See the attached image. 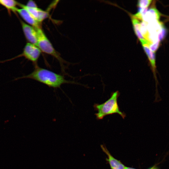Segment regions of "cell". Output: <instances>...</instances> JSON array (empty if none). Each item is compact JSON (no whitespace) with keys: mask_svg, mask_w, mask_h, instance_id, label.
Segmentation results:
<instances>
[{"mask_svg":"<svg viewBox=\"0 0 169 169\" xmlns=\"http://www.w3.org/2000/svg\"><path fill=\"white\" fill-rule=\"evenodd\" d=\"M24 78L33 79L54 88H60L64 84H78L74 81L66 80L63 75L41 68L38 65L35 66L34 70L29 74L16 78L13 81Z\"/></svg>","mask_w":169,"mask_h":169,"instance_id":"cell-1","label":"cell"},{"mask_svg":"<svg viewBox=\"0 0 169 169\" xmlns=\"http://www.w3.org/2000/svg\"><path fill=\"white\" fill-rule=\"evenodd\" d=\"M120 93L118 91L112 93L110 98L104 103L99 104H95L94 109L97 111L95 114L97 120L103 119L105 116L114 114L119 115L123 119L126 117V114L121 111L119 108L117 100Z\"/></svg>","mask_w":169,"mask_h":169,"instance_id":"cell-2","label":"cell"},{"mask_svg":"<svg viewBox=\"0 0 169 169\" xmlns=\"http://www.w3.org/2000/svg\"><path fill=\"white\" fill-rule=\"evenodd\" d=\"M38 35L37 46L41 51L54 57L60 62L63 71H64V63L65 61L61 58L59 54L53 47L41 28H36Z\"/></svg>","mask_w":169,"mask_h":169,"instance_id":"cell-3","label":"cell"},{"mask_svg":"<svg viewBox=\"0 0 169 169\" xmlns=\"http://www.w3.org/2000/svg\"><path fill=\"white\" fill-rule=\"evenodd\" d=\"M42 51L37 46L29 43L25 45L22 53L14 57L2 61L1 63L11 61L16 58L24 57L26 59L32 62L34 67L37 65V61Z\"/></svg>","mask_w":169,"mask_h":169,"instance_id":"cell-4","label":"cell"},{"mask_svg":"<svg viewBox=\"0 0 169 169\" xmlns=\"http://www.w3.org/2000/svg\"><path fill=\"white\" fill-rule=\"evenodd\" d=\"M140 41L149 61L151 69L155 82V98L158 99L160 98V96L159 94L158 89L159 82L156 75L157 70L155 53L152 52L149 48L148 45V40L144 39Z\"/></svg>","mask_w":169,"mask_h":169,"instance_id":"cell-5","label":"cell"},{"mask_svg":"<svg viewBox=\"0 0 169 169\" xmlns=\"http://www.w3.org/2000/svg\"><path fill=\"white\" fill-rule=\"evenodd\" d=\"M23 31L28 43L37 46L38 35L36 28L19 18Z\"/></svg>","mask_w":169,"mask_h":169,"instance_id":"cell-6","label":"cell"},{"mask_svg":"<svg viewBox=\"0 0 169 169\" xmlns=\"http://www.w3.org/2000/svg\"><path fill=\"white\" fill-rule=\"evenodd\" d=\"M19 6L21 8L27 10L34 18L40 23L48 17L49 13L48 12L36 7H28L25 5L19 3Z\"/></svg>","mask_w":169,"mask_h":169,"instance_id":"cell-7","label":"cell"},{"mask_svg":"<svg viewBox=\"0 0 169 169\" xmlns=\"http://www.w3.org/2000/svg\"><path fill=\"white\" fill-rule=\"evenodd\" d=\"M16 13L20 16L27 24L36 28H41V23L36 21L25 9L18 8Z\"/></svg>","mask_w":169,"mask_h":169,"instance_id":"cell-8","label":"cell"},{"mask_svg":"<svg viewBox=\"0 0 169 169\" xmlns=\"http://www.w3.org/2000/svg\"><path fill=\"white\" fill-rule=\"evenodd\" d=\"M101 147L108 157L107 160L109 163L111 169H124L125 166L120 161L113 157L105 146L102 145Z\"/></svg>","mask_w":169,"mask_h":169,"instance_id":"cell-9","label":"cell"},{"mask_svg":"<svg viewBox=\"0 0 169 169\" xmlns=\"http://www.w3.org/2000/svg\"><path fill=\"white\" fill-rule=\"evenodd\" d=\"M161 13L155 8H151L148 9L144 15L143 21L149 23L155 21L159 20Z\"/></svg>","mask_w":169,"mask_h":169,"instance_id":"cell-10","label":"cell"},{"mask_svg":"<svg viewBox=\"0 0 169 169\" xmlns=\"http://www.w3.org/2000/svg\"><path fill=\"white\" fill-rule=\"evenodd\" d=\"M19 3L14 0H0V5L7 9L9 15H11L12 12L17 15L16 13L18 8L17 6H19Z\"/></svg>","mask_w":169,"mask_h":169,"instance_id":"cell-11","label":"cell"},{"mask_svg":"<svg viewBox=\"0 0 169 169\" xmlns=\"http://www.w3.org/2000/svg\"><path fill=\"white\" fill-rule=\"evenodd\" d=\"M131 18L133 28L136 35L140 41L144 39L140 31V22L132 15Z\"/></svg>","mask_w":169,"mask_h":169,"instance_id":"cell-12","label":"cell"},{"mask_svg":"<svg viewBox=\"0 0 169 169\" xmlns=\"http://www.w3.org/2000/svg\"><path fill=\"white\" fill-rule=\"evenodd\" d=\"M148 10L147 8H139L138 12L132 16L138 20L143 21V17Z\"/></svg>","mask_w":169,"mask_h":169,"instance_id":"cell-13","label":"cell"},{"mask_svg":"<svg viewBox=\"0 0 169 169\" xmlns=\"http://www.w3.org/2000/svg\"><path fill=\"white\" fill-rule=\"evenodd\" d=\"M152 1L151 0H138L137 5L139 8H146L149 6Z\"/></svg>","mask_w":169,"mask_h":169,"instance_id":"cell-14","label":"cell"},{"mask_svg":"<svg viewBox=\"0 0 169 169\" xmlns=\"http://www.w3.org/2000/svg\"><path fill=\"white\" fill-rule=\"evenodd\" d=\"M159 41H158L155 43H151L149 41L148 43V45L150 50L153 52L155 53L158 49L160 45Z\"/></svg>","mask_w":169,"mask_h":169,"instance_id":"cell-15","label":"cell"},{"mask_svg":"<svg viewBox=\"0 0 169 169\" xmlns=\"http://www.w3.org/2000/svg\"><path fill=\"white\" fill-rule=\"evenodd\" d=\"M25 5L28 7H38L35 2L31 0L28 1Z\"/></svg>","mask_w":169,"mask_h":169,"instance_id":"cell-16","label":"cell"},{"mask_svg":"<svg viewBox=\"0 0 169 169\" xmlns=\"http://www.w3.org/2000/svg\"><path fill=\"white\" fill-rule=\"evenodd\" d=\"M148 169H158V168L156 167L155 166H153L152 167H151Z\"/></svg>","mask_w":169,"mask_h":169,"instance_id":"cell-17","label":"cell"},{"mask_svg":"<svg viewBox=\"0 0 169 169\" xmlns=\"http://www.w3.org/2000/svg\"><path fill=\"white\" fill-rule=\"evenodd\" d=\"M124 169H136L133 168L125 166Z\"/></svg>","mask_w":169,"mask_h":169,"instance_id":"cell-18","label":"cell"}]
</instances>
